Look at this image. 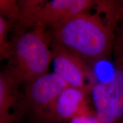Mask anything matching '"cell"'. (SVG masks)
<instances>
[{
    "mask_svg": "<svg viewBox=\"0 0 123 123\" xmlns=\"http://www.w3.org/2000/svg\"><path fill=\"white\" fill-rule=\"evenodd\" d=\"M19 84L6 70L0 73V123H15L25 110Z\"/></svg>",
    "mask_w": 123,
    "mask_h": 123,
    "instance_id": "obj_7",
    "label": "cell"
},
{
    "mask_svg": "<svg viewBox=\"0 0 123 123\" xmlns=\"http://www.w3.org/2000/svg\"><path fill=\"white\" fill-rule=\"evenodd\" d=\"M116 47L119 51L121 54L123 53V25L121 27L120 31L118 35L117 39L116 42Z\"/></svg>",
    "mask_w": 123,
    "mask_h": 123,
    "instance_id": "obj_13",
    "label": "cell"
},
{
    "mask_svg": "<svg viewBox=\"0 0 123 123\" xmlns=\"http://www.w3.org/2000/svg\"><path fill=\"white\" fill-rule=\"evenodd\" d=\"M68 87L70 86L54 72L38 77L25 86V109L38 123H50L58 97Z\"/></svg>",
    "mask_w": 123,
    "mask_h": 123,
    "instance_id": "obj_3",
    "label": "cell"
},
{
    "mask_svg": "<svg viewBox=\"0 0 123 123\" xmlns=\"http://www.w3.org/2000/svg\"><path fill=\"white\" fill-rule=\"evenodd\" d=\"M107 83L116 123H123V62L119 60L114 73Z\"/></svg>",
    "mask_w": 123,
    "mask_h": 123,
    "instance_id": "obj_9",
    "label": "cell"
},
{
    "mask_svg": "<svg viewBox=\"0 0 123 123\" xmlns=\"http://www.w3.org/2000/svg\"><path fill=\"white\" fill-rule=\"evenodd\" d=\"M54 73L68 85L90 95L98 83L87 62L52 39L50 44Z\"/></svg>",
    "mask_w": 123,
    "mask_h": 123,
    "instance_id": "obj_4",
    "label": "cell"
},
{
    "mask_svg": "<svg viewBox=\"0 0 123 123\" xmlns=\"http://www.w3.org/2000/svg\"><path fill=\"white\" fill-rule=\"evenodd\" d=\"M32 30L16 32L11 39L12 50L6 71L18 84L26 85L47 73L53 61L51 35L46 27L37 24Z\"/></svg>",
    "mask_w": 123,
    "mask_h": 123,
    "instance_id": "obj_2",
    "label": "cell"
},
{
    "mask_svg": "<svg viewBox=\"0 0 123 123\" xmlns=\"http://www.w3.org/2000/svg\"><path fill=\"white\" fill-rule=\"evenodd\" d=\"M95 4V1L92 0L44 1L21 21L17 30L25 31L37 24L54 28L75 15L87 12Z\"/></svg>",
    "mask_w": 123,
    "mask_h": 123,
    "instance_id": "obj_5",
    "label": "cell"
},
{
    "mask_svg": "<svg viewBox=\"0 0 123 123\" xmlns=\"http://www.w3.org/2000/svg\"><path fill=\"white\" fill-rule=\"evenodd\" d=\"M88 98V95L83 91L67 87L55 103L50 123L70 121L77 116L95 112L89 105Z\"/></svg>",
    "mask_w": 123,
    "mask_h": 123,
    "instance_id": "obj_6",
    "label": "cell"
},
{
    "mask_svg": "<svg viewBox=\"0 0 123 123\" xmlns=\"http://www.w3.org/2000/svg\"><path fill=\"white\" fill-rule=\"evenodd\" d=\"M94 111L101 123H116L107 83H98L91 92Z\"/></svg>",
    "mask_w": 123,
    "mask_h": 123,
    "instance_id": "obj_8",
    "label": "cell"
},
{
    "mask_svg": "<svg viewBox=\"0 0 123 123\" xmlns=\"http://www.w3.org/2000/svg\"><path fill=\"white\" fill-rule=\"evenodd\" d=\"M21 9L18 1L15 0H0V16L16 26L21 18Z\"/></svg>",
    "mask_w": 123,
    "mask_h": 123,
    "instance_id": "obj_11",
    "label": "cell"
},
{
    "mask_svg": "<svg viewBox=\"0 0 123 123\" xmlns=\"http://www.w3.org/2000/svg\"><path fill=\"white\" fill-rule=\"evenodd\" d=\"M114 29L98 13L83 12L52 29V39L86 62L108 57Z\"/></svg>",
    "mask_w": 123,
    "mask_h": 123,
    "instance_id": "obj_1",
    "label": "cell"
},
{
    "mask_svg": "<svg viewBox=\"0 0 123 123\" xmlns=\"http://www.w3.org/2000/svg\"><path fill=\"white\" fill-rule=\"evenodd\" d=\"M70 123H101V122L97 117L95 112H93L77 116L70 120Z\"/></svg>",
    "mask_w": 123,
    "mask_h": 123,
    "instance_id": "obj_12",
    "label": "cell"
},
{
    "mask_svg": "<svg viewBox=\"0 0 123 123\" xmlns=\"http://www.w3.org/2000/svg\"><path fill=\"white\" fill-rule=\"evenodd\" d=\"M13 25L3 17L0 16V59H8L11 53L12 42L9 33Z\"/></svg>",
    "mask_w": 123,
    "mask_h": 123,
    "instance_id": "obj_10",
    "label": "cell"
}]
</instances>
